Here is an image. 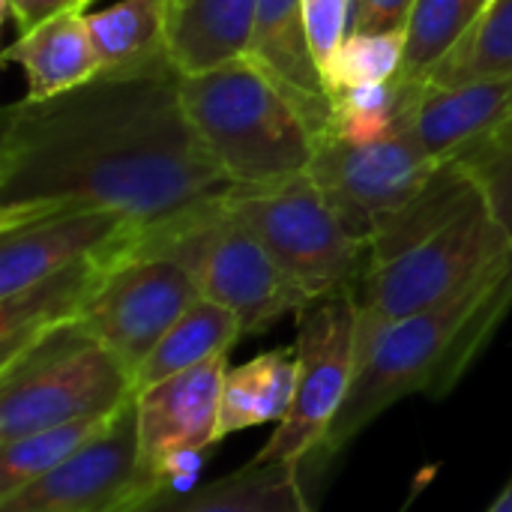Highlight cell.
<instances>
[{
    "label": "cell",
    "mask_w": 512,
    "mask_h": 512,
    "mask_svg": "<svg viewBox=\"0 0 512 512\" xmlns=\"http://www.w3.org/2000/svg\"><path fill=\"white\" fill-rule=\"evenodd\" d=\"M171 60L99 72L21 99L0 129V228L69 210H111L156 231L234 189L192 129Z\"/></svg>",
    "instance_id": "cell-1"
},
{
    "label": "cell",
    "mask_w": 512,
    "mask_h": 512,
    "mask_svg": "<svg viewBox=\"0 0 512 512\" xmlns=\"http://www.w3.org/2000/svg\"><path fill=\"white\" fill-rule=\"evenodd\" d=\"M512 306V249L438 306L381 330L357 360L351 393L312 468H324L372 420L411 393L447 396Z\"/></svg>",
    "instance_id": "cell-2"
},
{
    "label": "cell",
    "mask_w": 512,
    "mask_h": 512,
    "mask_svg": "<svg viewBox=\"0 0 512 512\" xmlns=\"http://www.w3.org/2000/svg\"><path fill=\"white\" fill-rule=\"evenodd\" d=\"M180 96L204 150L234 186H270L309 171L318 147L312 123L249 54L183 75Z\"/></svg>",
    "instance_id": "cell-3"
},
{
    "label": "cell",
    "mask_w": 512,
    "mask_h": 512,
    "mask_svg": "<svg viewBox=\"0 0 512 512\" xmlns=\"http://www.w3.org/2000/svg\"><path fill=\"white\" fill-rule=\"evenodd\" d=\"M135 252L180 261L195 276L201 297L231 309L246 336H261L312 303L228 198L174 225L141 231Z\"/></svg>",
    "instance_id": "cell-4"
},
{
    "label": "cell",
    "mask_w": 512,
    "mask_h": 512,
    "mask_svg": "<svg viewBox=\"0 0 512 512\" xmlns=\"http://www.w3.org/2000/svg\"><path fill=\"white\" fill-rule=\"evenodd\" d=\"M132 399L129 372L81 324L54 330L0 366V444L48 426L114 414Z\"/></svg>",
    "instance_id": "cell-5"
},
{
    "label": "cell",
    "mask_w": 512,
    "mask_h": 512,
    "mask_svg": "<svg viewBox=\"0 0 512 512\" xmlns=\"http://www.w3.org/2000/svg\"><path fill=\"white\" fill-rule=\"evenodd\" d=\"M510 249V240L477 192V198L441 231L363 273L354 288L360 318L357 351L363 354L390 324L453 297Z\"/></svg>",
    "instance_id": "cell-6"
},
{
    "label": "cell",
    "mask_w": 512,
    "mask_h": 512,
    "mask_svg": "<svg viewBox=\"0 0 512 512\" xmlns=\"http://www.w3.org/2000/svg\"><path fill=\"white\" fill-rule=\"evenodd\" d=\"M228 204L312 300L357 288L369 270L366 243L345 228L309 171L270 186H234Z\"/></svg>",
    "instance_id": "cell-7"
},
{
    "label": "cell",
    "mask_w": 512,
    "mask_h": 512,
    "mask_svg": "<svg viewBox=\"0 0 512 512\" xmlns=\"http://www.w3.org/2000/svg\"><path fill=\"white\" fill-rule=\"evenodd\" d=\"M354 288L324 294L297 312V390L255 465H309L339 417L357 375Z\"/></svg>",
    "instance_id": "cell-8"
},
{
    "label": "cell",
    "mask_w": 512,
    "mask_h": 512,
    "mask_svg": "<svg viewBox=\"0 0 512 512\" xmlns=\"http://www.w3.org/2000/svg\"><path fill=\"white\" fill-rule=\"evenodd\" d=\"M444 162L429 156L414 129L378 144H348L324 138L315 147L309 177L345 228L366 243L384 219L408 207L438 174Z\"/></svg>",
    "instance_id": "cell-9"
},
{
    "label": "cell",
    "mask_w": 512,
    "mask_h": 512,
    "mask_svg": "<svg viewBox=\"0 0 512 512\" xmlns=\"http://www.w3.org/2000/svg\"><path fill=\"white\" fill-rule=\"evenodd\" d=\"M198 300L201 288L180 261L135 252L132 246L108 273L78 324L117 357L129 378H135L162 336Z\"/></svg>",
    "instance_id": "cell-10"
},
{
    "label": "cell",
    "mask_w": 512,
    "mask_h": 512,
    "mask_svg": "<svg viewBox=\"0 0 512 512\" xmlns=\"http://www.w3.org/2000/svg\"><path fill=\"white\" fill-rule=\"evenodd\" d=\"M228 357L135 393L138 474L186 486L192 465L219 444V399Z\"/></svg>",
    "instance_id": "cell-11"
},
{
    "label": "cell",
    "mask_w": 512,
    "mask_h": 512,
    "mask_svg": "<svg viewBox=\"0 0 512 512\" xmlns=\"http://www.w3.org/2000/svg\"><path fill=\"white\" fill-rule=\"evenodd\" d=\"M141 228L111 210H69L0 228V297H12Z\"/></svg>",
    "instance_id": "cell-12"
},
{
    "label": "cell",
    "mask_w": 512,
    "mask_h": 512,
    "mask_svg": "<svg viewBox=\"0 0 512 512\" xmlns=\"http://www.w3.org/2000/svg\"><path fill=\"white\" fill-rule=\"evenodd\" d=\"M138 234L87 255L12 297H0V366H9L48 333L78 324L108 273L135 246Z\"/></svg>",
    "instance_id": "cell-13"
},
{
    "label": "cell",
    "mask_w": 512,
    "mask_h": 512,
    "mask_svg": "<svg viewBox=\"0 0 512 512\" xmlns=\"http://www.w3.org/2000/svg\"><path fill=\"white\" fill-rule=\"evenodd\" d=\"M246 54L306 114L321 144L330 135L333 99L309 42L303 0H258Z\"/></svg>",
    "instance_id": "cell-14"
},
{
    "label": "cell",
    "mask_w": 512,
    "mask_h": 512,
    "mask_svg": "<svg viewBox=\"0 0 512 512\" xmlns=\"http://www.w3.org/2000/svg\"><path fill=\"white\" fill-rule=\"evenodd\" d=\"M512 120V75L465 81L453 87L423 81L411 129L429 156L447 162L474 141Z\"/></svg>",
    "instance_id": "cell-15"
},
{
    "label": "cell",
    "mask_w": 512,
    "mask_h": 512,
    "mask_svg": "<svg viewBox=\"0 0 512 512\" xmlns=\"http://www.w3.org/2000/svg\"><path fill=\"white\" fill-rule=\"evenodd\" d=\"M6 63H18L27 75L24 99H48L102 72L99 54L90 39L87 15L66 12L33 30H24L6 51Z\"/></svg>",
    "instance_id": "cell-16"
},
{
    "label": "cell",
    "mask_w": 512,
    "mask_h": 512,
    "mask_svg": "<svg viewBox=\"0 0 512 512\" xmlns=\"http://www.w3.org/2000/svg\"><path fill=\"white\" fill-rule=\"evenodd\" d=\"M258 0H168V57L180 75L246 54Z\"/></svg>",
    "instance_id": "cell-17"
},
{
    "label": "cell",
    "mask_w": 512,
    "mask_h": 512,
    "mask_svg": "<svg viewBox=\"0 0 512 512\" xmlns=\"http://www.w3.org/2000/svg\"><path fill=\"white\" fill-rule=\"evenodd\" d=\"M297 390V348H273L228 366L219 399V441L264 423H282Z\"/></svg>",
    "instance_id": "cell-18"
},
{
    "label": "cell",
    "mask_w": 512,
    "mask_h": 512,
    "mask_svg": "<svg viewBox=\"0 0 512 512\" xmlns=\"http://www.w3.org/2000/svg\"><path fill=\"white\" fill-rule=\"evenodd\" d=\"M309 465H255L195 492H174L150 512H297Z\"/></svg>",
    "instance_id": "cell-19"
},
{
    "label": "cell",
    "mask_w": 512,
    "mask_h": 512,
    "mask_svg": "<svg viewBox=\"0 0 512 512\" xmlns=\"http://www.w3.org/2000/svg\"><path fill=\"white\" fill-rule=\"evenodd\" d=\"M243 324L237 315L207 297L183 312V318L162 336V342L150 351V357L138 366L132 378V390L141 393L159 381L183 375L210 360L228 357V351L243 339Z\"/></svg>",
    "instance_id": "cell-20"
},
{
    "label": "cell",
    "mask_w": 512,
    "mask_h": 512,
    "mask_svg": "<svg viewBox=\"0 0 512 512\" xmlns=\"http://www.w3.org/2000/svg\"><path fill=\"white\" fill-rule=\"evenodd\" d=\"M102 72L141 69L168 57V0H120L87 15Z\"/></svg>",
    "instance_id": "cell-21"
},
{
    "label": "cell",
    "mask_w": 512,
    "mask_h": 512,
    "mask_svg": "<svg viewBox=\"0 0 512 512\" xmlns=\"http://www.w3.org/2000/svg\"><path fill=\"white\" fill-rule=\"evenodd\" d=\"M423 81L393 78L381 84H360L336 90L333 99V123L327 138H339L348 144H378L411 126L414 102Z\"/></svg>",
    "instance_id": "cell-22"
},
{
    "label": "cell",
    "mask_w": 512,
    "mask_h": 512,
    "mask_svg": "<svg viewBox=\"0 0 512 512\" xmlns=\"http://www.w3.org/2000/svg\"><path fill=\"white\" fill-rule=\"evenodd\" d=\"M120 411L105 414V417H87V420L48 426L33 435L0 444V498L30 486L33 480L45 477L48 471H54L57 465L81 453L87 444L102 438L117 423Z\"/></svg>",
    "instance_id": "cell-23"
},
{
    "label": "cell",
    "mask_w": 512,
    "mask_h": 512,
    "mask_svg": "<svg viewBox=\"0 0 512 512\" xmlns=\"http://www.w3.org/2000/svg\"><path fill=\"white\" fill-rule=\"evenodd\" d=\"M492 0H417L405 27L402 78L429 81L432 69L480 21Z\"/></svg>",
    "instance_id": "cell-24"
},
{
    "label": "cell",
    "mask_w": 512,
    "mask_h": 512,
    "mask_svg": "<svg viewBox=\"0 0 512 512\" xmlns=\"http://www.w3.org/2000/svg\"><path fill=\"white\" fill-rule=\"evenodd\" d=\"M498 75H512V0L489 3L480 21L432 69L429 84L453 87Z\"/></svg>",
    "instance_id": "cell-25"
},
{
    "label": "cell",
    "mask_w": 512,
    "mask_h": 512,
    "mask_svg": "<svg viewBox=\"0 0 512 512\" xmlns=\"http://www.w3.org/2000/svg\"><path fill=\"white\" fill-rule=\"evenodd\" d=\"M405 30L390 33H348L330 63L324 66V84L330 96L345 87L393 81L405 63Z\"/></svg>",
    "instance_id": "cell-26"
},
{
    "label": "cell",
    "mask_w": 512,
    "mask_h": 512,
    "mask_svg": "<svg viewBox=\"0 0 512 512\" xmlns=\"http://www.w3.org/2000/svg\"><path fill=\"white\" fill-rule=\"evenodd\" d=\"M480 192L512 246V120L450 159Z\"/></svg>",
    "instance_id": "cell-27"
},
{
    "label": "cell",
    "mask_w": 512,
    "mask_h": 512,
    "mask_svg": "<svg viewBox=\"0 0 512 512\" xmlns=\"http://www.w3.org/2000/svg\"><path fill=\"white\" fill-rule=\"evenodd\" d=\"M303 6H306L309 42L324 75V66L330 63V57L336 54V48L351 30L354 0H303Z\"/></svg>",
    "instance_id": "cell-28"
},
{
    "label": "cell",
    "mask_w": 512,
    "mask_h": 512,
    "mask_svg": "<svg viewBox=\"0 0 512 512\" xmlns=\"http://www.w3.org/2000/svg\"><path fill=\"white\" fill-rule=\"evenodd\" d=\"M417 0H354L348 33H390L405 30Z\"/></svg>",
    "instance_id": "cell-29"
},
{
    "label": "cell",
    "mask_w": 512,
    "mask_h": 512,
    "mask_svg": "<svg viewBox=\"0 0 512 512\" xmlns=\"http://www.w3.org/2000/svg\"><path fill=\"white\" fill-rule=\"evenodd\" d=\"M87 3L90 0H3V15L12 18L24 33V30H33L57 15L84 12Z\"/></svg>",
    "instance_id": "cell-30"
},
{
    "label": "cell",
    "mask_w": 512,
    "mask_h": 512,
    "mask_svg": "<svg viewBox=\"0 0 512 512\" xmlns=\"http://www.w3.org/2000/svg\"><path fill=\"white\" fill-rule=\"evenodd\" d=\"M489 512H512V477L507 480V486H504V492L498 495V501L489 507Z\"/></svg>",
    "instance_id": "cell-31"
},
{
    "label": "cell",
    "mask_w": 512,
    "mask_h": 512,
    "mask_svg": "<svg viewBox=\"0 0 512 512\" xmlns=\"http://www.w3.org/2000/svg\"><path fill=\"white\" fill-rule=\"evenodd\" d=\"M297 512H315V504H312V498H309V489L303 492V498H300V510Z\"/></svg>",
    "instance_id": "cell-32"
},
{
    "label": "cell",
    "mask_w": 512,
    "mask_h": 512,
    "mask_svg": "<svg viewBox=\"0 0 512 512\" xmlns=\"http://www.w3.org/2000/svg\"><path fill=\"white\" fill-rule=\"evenodd\" d=\"M90 3H93V0H90Z\"/></svg>",
    "instance_id": "cell-33"
},
{
    "label": "cell",
    "mask_w": 512,
    "mask_h": 512,
    "mask_svg": "<svg viewBox=\"0 0 512 512\" xmlns=\"http://www.w3.org/2000/svg\"><path fill=\"white\" fill-rule=\"evenodd\" d=\"M159 504H162V501H159Z\"/></svg>",
    "instance_id": "cell-34"
}]
</instances>
